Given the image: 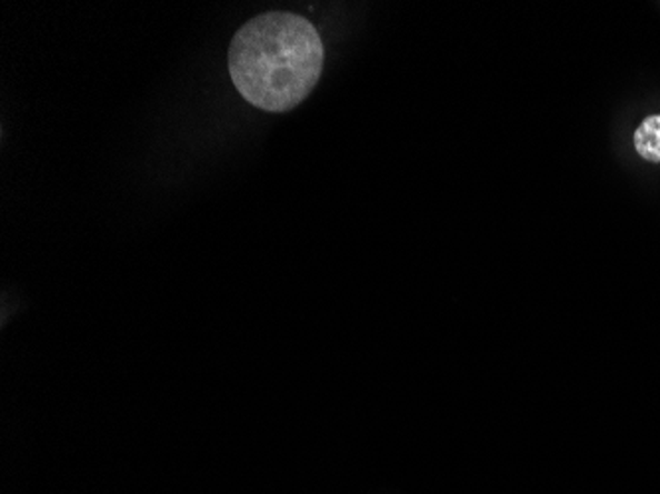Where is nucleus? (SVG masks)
Segmentation results:
<instances>
[{"instance_id":"f257e3e1","label":"nucleus","mask_w":660,"mask_h":494,"mask_svg":"<svg viewBox=\"0 0 660 494\" xmlns=\"http://www.w3.org/2000/svg\"><path fill=\"white\" fill-rule=\"evenodd\" d=\"M228 62L241 98L268 113H283L309 98L321 80L324 46L312 22L276 10L238 30Z\"/></svg>"},{"instance_id":"f03ea898","label":"nucleus","mask_w":660,"mask_h":494,"mask_svg":"<svg viewBox=\"0 0 660 494\" xmlns=\"http://www.w3.org/2000/svg\"><path fill=\"white\" fill-rule=\"evenodd\" d=\"M633 143L641 159L660 164V113L642 119L634 131Z\"/></svg>"}]
</instances>
